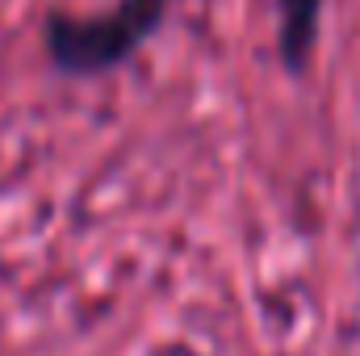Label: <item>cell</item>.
<instances>
[{
	"mask_svg": "<svg viewBox=\"0 0 360 356\" xmlns=\"http://www.w3.org/2000/svg\"><path fill=\"white\" fill-rule=\"evenodd\" d=\"M319 13L323 0H281V55L289 63V72H302L310 51H314V34H319Z\"/></svg>",
	"mask_w": 360,
	"mask_h": 356,
	"instance_id": "2",
	"label": "cell"
},
{
	"mask_svg": "<svg viewBox=\"0 0 360 356\" xmlns=\"http://www.w3.org/2000/svg\"><path fill=\"white\" fill-rule=\"evenodd\" d=\"M160 21H164V0H122L105 17L55 13L46 21V46L63 72L96 76V72L130 59Z\"/></svg>",
	"mask_w": 360,
	"mask_h": 356,
	"instance_id": "1",
	"label": "cell"
}]
</instances>
